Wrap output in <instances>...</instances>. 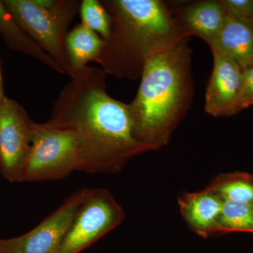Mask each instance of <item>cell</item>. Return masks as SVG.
Returning <instances> with one entry per match:
<instances>
[{
  "instance_id": "4fadbf2b",
  "label": "cell",
  "mask_w": 253,
  "mask_h": 253,
  "mask_svg": "<svg viewBox=\"0 0 253 253\" xmlns=\"http://www.w3.org/2000/svg\"><path fill=\"white\" fill-rule=\"evenodd\" d=\"M104 44V40L84 25H78L68 33L65 46L71 67V78L81 73L89 61H97Z\"/></svg>"
},
{
  "instance_id": "ac0fdd59",
  "label": "cell",
  "mask_w": 253,
  "mask_h": 253,
  "mask_svg": "<svg viewBox=\"0 0 253 253\" xmlns=\"http://www.w3.org/2000/svg\"><path fill=\"white\" fill-rule=\"evenodd\" d=\"M251 106H253V61L242 69V82L236 112Z\"/></svg>"
},
{
  "instance_id": "2e32d148",
  "label": "cell",
  "mask_w": 253,
  "mask_h": 253,
  "mask_svg": "<svg viewBox=\"0 0 253 253\" xmlns=\"http://www.w3.org/2000/svg\"><path fill=\"white\" fill-rule=\"evenodd\" d=\"M229 232L253 234V205L224 201L215 234Z\"/></svg>"
},
{
  "instance_id": "9a60e30c",
  "label": "cell",
  "mask_w": 253,
  "mask_h": 253,
  "mask_svg": "<svg viewBox=\"0 0 253 253\" xmlns=\"http://www.w3.org/2000/svg\"><path fill=\"white\" fill-rule=\"evenodd\" d=\"M208 187L215 191L224 201L253 205V174L241 172L220 174Z\"/></svg>"
},
{
  "instance_id": "e0dca14e",
  "label": "cell",
  "mask_w": 253,
  "mask_h": 253,
  "mask_svg": "<svg viewBox=\"0 0 253 253\" xmlns=\"http://www.w3.org/2000/svg\"><path fill=\"white\" fill-rule=\"evenodd\" d=\"M82 24L99 33L104 41L111 36V18L106 8L96 0H84L81 5Z\"/></svg>"
},
{
  "instance_id": "30bf717a",
  "label": "cell",
  "mask_w": 253,
  "mask_h": 253,
  "mask_svg": "<svg viewBox=\"0 0 253 253\" xmlns=\"http://www.w3.org/2000/svg\"><path fill=\"white\" fill-rule=\"evenodd\" d=\"M223 203L222 198L208 187L198 192L186 193L178 199L186 224L203 238L215 234Z\"/></svg>"
},
{
  "instance_id": "d6986e66",
  "label": "cell",
  "mask_w": 253,
  "mask_h": 253,
  "mask_svg": "<svg viewBox=\"0 0 253 253\" xmlns=\"http://www.w3.org/2000/svg\"><path fill=\"white\" fill-rule=\"evenodd\" d=\"M226 14L253 22V0H221Z\"/></svg>"
},
{
  "instance_id": "ba28073f",
  "label": "cell",
  "mask_w": 253,
  "mask_h": 253,
  "mask_svg": "<svg viewBox=\"0 0 253 253\" xmlns=\"http://www.w3.org/2000/svg\"><path fill=\"white\" fill-rule=\"evenodd\" d=\"M89 189L76 191L29 232L0 240V253H54L77 215Z\"/></svg>"
},
{
  "instance_id": "9c48e42d",
  "label": "cell",
  "mask_w": 253,
  "mask_h": 253,
  "mask_svg": "<svg viewBox=\"0 0 253 253\" xmlns=\"http://www.w3.org/2000/svg\"><path fill=\"white\" fill-rule=\"evenodd\" d=\"M214 66L206 94V111L214 117L236 114L242 69L232 60L212 49Z\"/></svg>"
},
{
  "instance_id": "7a4b0ae2",
  "label": "cell",
  "mask_w": 253,
  "mask_h": 253,
  "mask_svg": "<svg viewBox=\"0 0 253 253\" xmlns=\"http://www.w3.org/2000/svg\"><path fill=\"white\" fill-rule=\"evenodd\" d=\"M193 87L186 38L150 54L137 94L128 104L136 139L152 151L167 145L189 109Z\"/></svg>"
},
{
  "instance_id": "8fae6325",
  "label": "cell",
  "mask_w": 253,
  "mask_h": 253,
  "mask_svg": "<svg viewBox=\"0 0 253 253\" xmlns=\"http://www.w3.org/2000/svg\"><path fill=\"white\" fill-rule=\"evenodd\" d=\"M210 46L243 69L253 61V22L226 15L220 31Z\"/></svg>"
},
{
  "instance_id": "5bb4252c",
  "label": "cell",
  "mask_w": 253,
  "mask_h": 253,
  "mask_svg": "<svg viewBox=\"0 0 253 253\" xmlns=\"http://www.w3.org/2000/svg\"><path fill=\"white\" fill-rule=\"evenodd\" d=\"M0 34L10 47L30 55L56 72L65 74L56 61L20 27L3 1H0Z\"/></svg>"
},
{
  "instance_id": "52a82bcc",
  "label": "cell",
  "mask_w": 253,
  "mask_h": 253,
  "mask_svg": "<svg viewBox=\"0 0 253 253\" xmlns=\"http://www.w3.org/2000/svg\"><path fill=\"white\" fill-rule=\"evenodd\" d=\"M36 123L14 100L0 101V172L11 182L23 181Z\"/></svg>"
},
{
  "instance_id": "5b68a950",
  "label": "cell",
  "mask_w": 253,
  "mask_h": 253,
  "mask_svg": "<svg viewBox=\"0 0 253 253\" xmlns=\"http://www.w3.org/2000/svg\"><path fill=\"white\" fill-rule=\"evenodd\" d=\"M81 169V144L76 133L50 121L36 123L23 181L57 180Z\"/></svg>"
},
{
  "instance_id": "3957f363",
  "label": "cell",
  "mask_w": 253,
  "mask_h": 253,
  "mask_svg": "<svg viewBox=\"0 0 253 253\" xmlns=\"http://www.w3.org/2000/svg\"><path fill=\"white\" fill-rule=\"evenodd\" d=\"M111 36L97 61L105 73L136 78L154 51L187 38L170 9L159 0H110Z\"/></svg>"
},
{
  "instance_id": "277c9868",
  "label": "cell",
  "mask_w": 253,
  "mask_h": 253,
  "mask_svg": "<svg viewBox=\"0 0 253 253\" xmlns=\"http://www.w3.org/2000/svg\"><path fill=\"white\" fill-rule=\"evenodd\" d=\"M3 2L20 27L71 77L65 42L78 1L4 0Z\"/></svg>"
},
{
  "instance_id": "ffe728a7",
  "label": "cell",
  "mask_w": 253,
  "mask_h": 253,
  "mask_svg": "<svg viewBox=\"0 0 253 253\" xmlns=\"http://www.w3.org/2000/svg\"><path fill=\"white\" fill-rule=\"evenodd\" d=\"M0 94L4 95V91H3L2 83H1V74H0Z\"/></svg>"
},
{
  "instance_id": "8992f818",
  "label": "cell",
  "mask_w": 253,
  "mask_h": 253,
  "mask_svg": "<svg viewBox=\"0 0 253 253\" xmlns=\"http://www.w3.org/2000/svg\"><path fill=\"white\" fill-rule=\"evenodd\" d=\"M124 210L104 189H89L77 215L54 253H80L119 226Z\"/></svg>"
},
{
  "instance_id": "44dd1931",
  "label": "cell",
  "mask_w": 253,
  "mask_h": 253,
  "mask_svg": "<svg viewBox=\"0 0 253 253\" xmlns=\"http://www.w3.org/2000/svg\"><path fill=\"white\" fill-rule=\"evenodd\" d=\"M4 96H5L4 95L0 94V101H1V100L4 99Z\"/></svg>"
},
{
  "instance_id": "6da1fadb",
  "label": "cell",
  "mask_w": 253,
  "mask_h": 253,
  "mask_svg": "<svg viewBox=\"0 0 253 253\" xmlns=\"http://www.w3.org/2000/svg\"><path fill=\"white\" fill-rule=\"evenodd\" d=\"M106 89L104 71L86 66L63 88L49 120L76 133L85 172L118 173L132 158L152 151L136 139L129 105Z\"/></svg>"
},
{
  "instance_id": "7c38bea8",
  "label": "cell",
  "mask_w": 253,
  "mask_h": 253,
  "mask_svg": "<svg viewBox=\"0 0 253 253\" xmlns=\"http://www.w3.org/2000/svg\"><path fill=\"white\" fill-rule=\"evenodd\" d=\"M226 16L219 1H203L189 6L179 21L186 38L200 37L210 45L220 31Z\"/></svg>"
}]
</instances>
